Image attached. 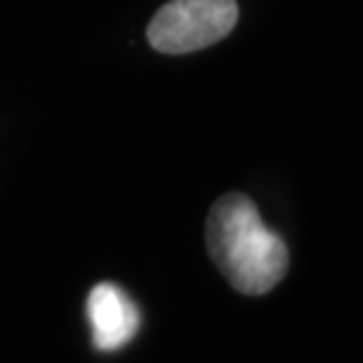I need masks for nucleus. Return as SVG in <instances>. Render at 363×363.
I'll use <instances>...</instances> for the list:
<instances>
[{"label":"nucleus","mask_w":363,"mask_h":363,"mask_svg":"<svg viewBox=\"0 0 363 363\" xmlns=\"http://www.w3.org/2000/svg\"><path fill=\"white\" fill-rule=\"evenodd\" d=\"M206 245L220 274L243 295H267L288 272V248L264 227L245 194L220 196L208 213Z\"/></svg>","instance_id":"f257e3e1"},{"label":"nucleus","mask_w":363,"mask_h":363,"mask_svg":"<svg viewBox=\"0 0 363 363\" xmlns=\"http://www.w3.org/2000/svg\"><path fill=\"white\" fill-rule=\"evenodd\" d=\"M236 21V0H170L149 21L147 38L163 55H189L227 38Z\"/></svg>","instance_id":"f03ea898"},{"label":"nucleus","mask_w":363,"mask_h":363,"mask_svg":"<svg viewBox=\"0 0 363 363\" xmlns=\"http://www.w3.org/2000/svg\"><path fill=\"white\" fill-rule=\"evenodd\" d=\"M88 321L97 352H118L140 330V309L118 286L97 283L88 295Z\"/></svg>","instance_id":"7ed1b4c3"}]
</instances>
